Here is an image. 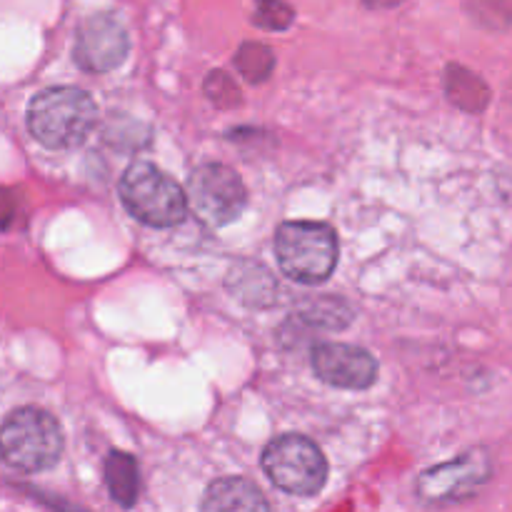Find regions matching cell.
Instances as JSON below:
<instances>
[{"label": "cell", "instance_id": "obj_1", "mask_svg": "<svg viewBox=\"0 0 512 512\" xmlns=\"http://www.w3.org/2000/svg\"><path fill=\"white\" fill-rule=\"evenodd\" d=\"M95 125V103L80 88H48L28 105V130L50 150H68L83 143Z\"/></svg>", "mask_w": 512, "mask_h": 512}, {"label": "cell", "instance_id": "obj_2", "mask_svg": "<svg viewBox=\"0 0 512 512\" xmlns=\"http://www.w3.org/2000/svg\"><path fill=\"white\" fill-rule=\"evenodd\" d=\"M63 428L43 408H18L0 425V458L23 473L53 468L63 455Z\"/></svg>", "mask_w": 512, "mask_h": 512}, {"label": "cell", "instance_id": "obj_3", "mask_svg": "<svg viewBox=\"0 0 512 512\" xmlns=\"http://www.w3.org/2000/svg\"><path fill=\"white\" fill-rule=\"evenodd\" d=\"M275 258L295 283H325L338 265V235L325 223L290 220L275 233Z\"/></svg>", "mask_w": 512, "mask_h": 512}, {"label": "cell", "instance_id": "obj_4", "mask_svg": "<svg viewBox=\"0 0 512 512\" xmlns=\"http://www.w3.org/2000/svg\"><path fill=\"white\" fill-rule=\"evenodd\" d=\"M125 210L150 228H170L185 220L188 195L163 170L150 163H133L120 178Z\"/></svg>", "mask_w": 512, "mask_h": 512}, {"label": "cell", "instance_id": "obj_5", "mask_svg": "<svg viewBox=\"0 0 512 512\" xmlns=\"http://www.w3.org/2000/svg\"><path fill=\"white\" fill-rule=\"evenodd\" d=\"M263 470L273 485L290 495H315L328 480V463L313 440L283 435L263 453Z\"/></svg>", "mask_w": 512, "mask_h": 512}, {"label": "cell", "instance_id": "obj_6", "mask_svg": "<svg viewBox=\"0 0 512 512\" xmlns=\"http://www.w3.org/2000/svg\"><path fill=\"white\" fill-rule=\"evenodd\" d=\"M190 200L205 223L228 225L243 215L248 205V190L233 168L223 163H205L190 175Z\"/></svg>", "mask_w": 512, "mask_h": 512}, {"label": "cell", "instance_id": "obj_7", "mask_svg": "<svg viewBox=\"0 0 512 512\" xmlns=\"http://www.w3.org/2000/svg\"><path fill=\"white\" fill-rule=\"evenodd\" d=\"M490 475V455L483 448H475L450 463L425 470L418 480V495L428 503H455L478 493Z\"/></svg>", "mask_w": 512, "mask_h": 512}, {"label": "cell", "instance_id": "obj_8", "mask_svg": "<svg viewBox=\"0 0 512 512\" xmlns=\"http://www.w3.org/2000/svg\"><path fill=\"white\" fill-rule=\"evenodd\" d=\"M130 40L123 23L110 13L90 15L75 35V63L88 73H108L128 58Z\"/></svg>", "mask_w": 512, "mask_h": 512}, {"label": "cell", "instance_id": "obj_9", "mask_svg": "<svg viewBox=\"0 0 512 512\" xmlns=\"http://www.w3.org/2000/svg\"><path fill=\"white\" fill-rule=\"evenodd\" d=\"M313 370L333 388L365 390L378 378V360L358 345L323 343L313 350Z\"/></svg>", "mask_w": 512, "mask_h": 512}, {"label": "cell", "instance_id": "obj_10", "mask_svg": "<svg viewBox=\"0 0 512 512\" xmlns=\"http://www.w3.org/2000/svg\"><path fill=\"white\" fill-rule=\"evenodd\" d=\"M203 512H270L258 485L245 478L215 480L203 498Z\"/></svg>", "mask_w": 512, "mask_h": 512}, {"label": "cell", "instance_id": "obj_11", "mask_svg": "<svg viewBox=\"0 0 512 512\" xmlns=\"http://www.w3.org/2000/svg\"><path fill=\"white\" fill-rule=\"evenodd\" d=\"M228 288L235 298L248 305H258V308L273 303L275 293H278V283L273 280V275L258 263L235 265L228 278Z\"/></svg>", "mask_w": 512, "mask_h": 512}, {"label": "cell", "instance_id": "obj_12", "mask_svg": "<svg viewBox=\"0 0 512 512\" xmlns=\"http://www.w3.org/2000/svg\"><path fill=\"white\" fill-rule=\"evenodd\" d=\"M105 483H108L115 503L123 505V508H133L140 495L138 463H135L133 455L113 450L105 460Z\"/></svg>", "mask_w": 512, "mask_h": 512}, {"label": "cell", "instance_id": "obj_13", "mask_svg": "<svg viewBox=\"0 0 512 512\" xmlns=\"http://www.w3.org/2000/svg\"><path fill=\"white\" fill-rule=\"evenodd\" d=\"M448 95L453 103L468 110H480L488 103V88H485L483 80L470 70L458 68V65L448 68Z\"/></svg>", "mask_w": 512, "mask_h": 512}, {"label": "cell", "instance_id": "obj_14", "mask_svg": "<svg viewBox=\"0 0 512 512\" xmlns=\"http://www.w3.org/2000/svg\"><path fill=\"white\" fill-rule=\"evenodd\" d=\"M235 68L250 83H265L275 68V55L263 43H243L235 53Z\"/></svg>", "mask_w": 512, "mask_h": 512}, {"label": "cell", "instance_id": "obj_15", "mask_svg": "<svg viewBox=\"0 0 512 512\" xmlns=\"http://www.w3.org/2000/svg\"><path fill=\"white\" fill-rule=\"evenodd\" d=\"M303 318L310 320L313 325H320V328L338 330V328H345V325L350 323L353 313H350V308L343 303V300L320 298V300H315V303L308 305V310H305Z\"/></svg>", "mask_w": 512, "mask_h": 512}, {"label": "cell", "instance_id": "obj_16", "mask_svg": "<svg viewBox=\"0 0 512 512\" xmlns=\"http://www.w3.org/2000/svg\"><path fill=\"white\" fill-rule=\"evenodd\" d=\"M293 18V8L283 0H255L253 20L263 30H285Z\"/></svg>", "mask_w": 512, "mask_h": 512}, {"label": "cell", "instance_id": "obj_17", "mask_svg": "<svg viewBox=\"0 0 512 512\" xmlns=\"http://www.w3.org/2000/svg\"><path fill=\"white\" fill-rule=\"evenodd\" d=\"M205 95L213 100L218 108H233L240 103V90L235 85V80L230 78L223 70H213L205 80Z\"/></svg>", "mask_w": 512, "mask_h": 512}, {"label": "cell", "instance_id": "obj_18", "mask_svg": "<svg viewBox=\"0 0 512 512\" xmlns=\"http://www.w3.org/2000/svg\"><path fill=\"white\" fill-rule=\"evenodd\" d=\"M13 218H15L13 195L5 193V190H0V228H5V225H8Z\"/></svg>", "mask_w": 512, "mask_h": 512}]
</instances>
